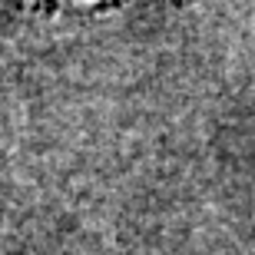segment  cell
<instances>
[{
    "label": "cell",
    "mask_w": 255,
    "mask_h": 255,
    "mask_svg": "<svg viewBox=\"0 0 255 255\" xmlns=\"http://www.w3.org/2000/svg\"><path fill=\"white\" fill-rule=\"evenodd\" d=\"M129 0H30L33 10H47L57 17H86V13H103V10L123 7Z\"/></svg>",
    "instance_id": "1"
}]
</instances>
